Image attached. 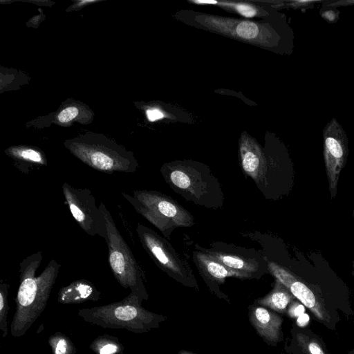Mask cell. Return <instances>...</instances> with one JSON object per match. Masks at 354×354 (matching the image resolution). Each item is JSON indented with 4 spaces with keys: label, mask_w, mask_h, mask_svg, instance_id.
<instances>
[{
    "label": "cell",
    "mask_w": 354,
    "mask_h": 354,
    "mask_svg": "<svg viewBox=\"0 0 354 354\" xmlns=\"http://www.w3.org/2000/svg\"><path fill=\"white\" fill-rule=\"evenodd\" d=\"M144 299L130 292L120 301L81 308L78 315L84 321L104 328H124L134 333H143L158 328L166 317L142 306Z\"/></svg>",
    "instance_id": "cell-3"
},
{
    "label": "cell",
    "mask_w": 354,
    "mask_h": 354,
    "mask_svg": "<svg viewBox=\"0 0 354 354\" xmlns=\"http://www.w3.org/2000/svg\"><path fill=\"white\" fill-rule=\"evenodd\" d=\"M123 197L136 211L161 232L166 239L178 227L194 225L192 214L171 197L160 192L138 189Z\"/></svg>",
    "instance_id": "cell-5"
},
{
    "label": "cell",
    "mask_w": 354,
    "mask_h": 354,
    "mask_svg": "<svg viewBox=\"0 0 354 354\" xmlns=\"http://www.w3.org/2000/svg\"><path fill=\"white\" fill-rule=\"evenodd\" d=\"M62 189L65 204L79 226L87 234L97 235L106 241V220L91 192L87 188H76L67 182L63 183Z\"/></svg>",
    "instance_id": "cell-10"
},
{
    "label": "cell",
    "mask_w": 354,
    "mask_h": 354,
    "mask_svg": "<svg viewBox=\"0 0 354 354\" xmlns=\"http://www.w3.org/2000/svg\"><path fill=\"white\" fill-rule=\"evenodd\" d=\"M100 292L89 281L82 279L75 280L61 288L57 295V301L62 304H78L88 301H97Z\"/></svg>",
    "instance_id": "cell-16"
},
{
    "label": "cell",
    "mask_w": 354,
    "mask_h": 354,
    "mask_svg": "<svg viewBox=\"0 0 354 354\" xmlns=\"http://www.w3.org/2000/svg\"><path fill=\"white\" fill-rule=\"evenodd\" d=\"M95 354H123L124 346L117 337L104 334L97 337L89 345Z\"/></svg>",
    "instance_id": "cell-19"
},
{
    "label": "cell",
    "mask_w": 354,
    "mask_h": 354,
    "mask_svg": "<svg viewBox=\"0 0 354 354\" xmlns=\"http://www.w3.org/2000/svg\"><path fill=\"white\" fill-rule=\"evenodd\" d=\"M322 17L328 22L333 23L338 19V12L335 9L326 10L322 12Z\"/></svg>",
    "instance_id": "cell-26"
},
{
    "label": "cell",
    "mask_w": 354,
    "mask_h": 354,
    "mask_svg": "<svg viewBox=\"0 0 354 354\" xmlns=\"http://www.w3.org/2000/svg\"><path fill=\"white\" fill-rule=\"evenodd\" d=\"M306 307L298 300L295 299L289 306L286 313L292 318H298L304 314Z\"/></svg>",
    "instance_id": "cell-24"
},
{
    "label": "cell",
    "mask_w": 354,
    "mask_h": 354,
    "mask_svg": "<svg viewBox=\"0 0 354 354\" xmlns=\"http://www.w3.org/2000/svg\"><path fill=\"white\" fill-rule=\"evenodd\" d=\"M348 354H354V349L349 351Z\"/></svg>",
    "instance_id": "cell-30"
},
{
    "label": "cell",
    "mask_w": 354,
    "mask_h": 354,
    "mask_svg": "<svg viewBox=\"0 0 354 354\" xmlns=\"http://www.w3.org/2000/svg\"><path fill=\"white\" fill-rule=\"evenodd\" d=\"M317 2H319V1H306V0H304V1H292V6H297V7H301V6H312L313 3H317Z\"/></svg>",
    "instance_id": "cell-28"
},
{
    "label": "cell",
    "mask_w": 354,
    "mask_h": 354,
    "mask_svg": "<svg viewBox=\"0 0 354 354\" xmlns=\"http://www.w3.org/2000/svg\"><path fill=\"white\" fill-rule=\"evenodd\" d=\"M178 354H197V353H194L193 352H191V351H185V350H180Z\"/></svg>",
    "instance_id": "cell-29"
},
{
    "label": "cell",
    "mask_w": 354,
    "mask_h": 354,
    "mask_svg": "<svg viewBox=\"0 0 354 354\" xmlns=\"http://www.w3.org/2000/svg\"><path fill=\"white\" fill-rule=\"evenodd\" d=\"M146 114L149 121H156L164 117V114L157 109H149L146 111Z\"/></svg>",
    "instance_id": "cell-27"
},
{
    "label": "cell",
    "mask_w": 354,
    "mask_h": 354,
    "mask_svg": "<svg viewBox=\"0 0 354 354\" xmlns=\"http://www.w3.org/2000/svg\"><path fill=\"white\" fill-rule=\"evenodd\" d=\"M136 232L143 248L161 270L183 286L198 290L190 266L167 239L141 223L138 224Z\"/></svg>",
    "instance_id": "cell-7"
},
{
    "label": "cell",
    "mask_w": 354,
    "mask_h": 354,
    "mask_svg": "<svg viewBox=\"0 0 354 354\" xmlns=\"http://www.w3.org/2000/svg\"><path fill=\"white\" fill-rule=\"evenodd\" d=\"M198 246L223 265L242 273L248 279L259 278L269 272L266 257L254 249L222 242H213L209 248Z\"/></svg>",
    "instance_id": "cell-11"
},
{
    "label": "cell",
    "mask_w": 354,
    "mask_h": 354,
    "mask_svg": "<svg viewBox=\"0 0 354 354\" xmlns=\"http://www.w3.org/2000/svg\"><path fill=\"white\" fill-rule=\"evenodd\" d=\"M9 285L5 282L0 283V330L2 331L3 338L8 335V313L10 308L8 303Z\"/></svg>",
    "instance_id": "cell-21"
},
{
    "label": "cell",
    "mask_w": 354,
    "mask_h": 354,
    "mask_svg": "<svg viewBox=\"0 0 354 354\" xmlns=\"http://www.w3.org/2000/svg\"><path fill=\"white\" fill-rule=\"evenodd\" d=\"M53 354H75L77 348L73 342L66 335L56 332L48 339Z\"/></svg>",
    "instance_id": "cell-20"
},
{
    "label": "cell",
    "mask_w": 354,
    "mask_h": 354,
    "mask_svg": "<svg viewBox=\"0 0 354 354\" xmlns=\"http://www.w3.org/2000/svg\"><path fill=\"white\" fill-rule=\"evenodd\" d=\"M236 33L243 39H254L259 34V27L253 22L241 21L236 28Z\"/></svg>",
    "instance_id": "cell-23"
},
{
    "label": "cell",
    "mask_w": 354,
    "mask_h": 354,
    "mask_svg": "<svg viewBox=\"0 0 354 354\" xmlns=\"http://www.w3.org/2000/svg\"><path fill=\"white\" fill-rule=\"evenodd\" d=\"M195 249L192 254L194 264L207 286L218 297H221V295H223L220 292L218 286L223 284L226 278L248 279L242 273L233 270L214 259L206 252L201 250L197 244Z\"/></svg>",
    "instance_id": "cell-13"
},
{
    "label": "cell",
    "mask_w": 354,
    "mask_h": 354,
    "mask_svg": "<svg viewBox=\"0 0 354 354\" xmlns=\"http://www.w3.org/2000/svg\"><path fill=\"white\" fill-rule=\"evenodd\" d=\"M267 261L269 272L275 279L289 290L317 322L329 330H335L342 320L340 315L329 308L300 278L277 263Z\"/></svg>",
    "instance_id": "cell-9"
},
{
    "label": "cell",
    "mask_w": 354,
    "mask_h": 354,
    "mask_svg": "<svg viewBox=\"0 0 354 354\" xmlns=\"http://www.w3.org/2000/svg\"><path fill=\"white\" fill-rule=\"evenodd\" d=\"M324 157L331 197L337 194L339 176L348 155V139L342 127L332 119L323 131Z\"/></svg>",
    "instance_id": "cell-12"
},
{
    "label": "cell",
    "mask_w": 354,
    "mask_h": 354,
    "mask_svg": "<svg viewBox=\"0 0 354 354\" xmlns=\"http://www.w3.org/2000/svg\"><path fill=\"white\" fill-rule=\"evenodd\" d=\"M81 107L77 105L65 106L57 114V120L62 124L71 122L81 115Z\"/></svg>",
    "instance_id": "cell-22"
},
{
    "label": "cell",
    "mask_w": 354,
    "mask_h": 354,
    "mask_svg": "<svg viewBox=\"0 0 354 354\" xmlns=\"http://www.w3.org/2000/svg\"><path fill=\"white\" fill-rule=\"evenodd\" d=\"M160 173L169 187L187 201L215 209L223 207L224 194L220 183L207 166L176 161L164 164Z\"/></svg>",
    "instance_id": "cell-2"
},
{
    "label": "cell",
    "mask_w": 354,
    "mask_h": 354,
    "mask_svg": "<svg viewBox=\"0 0 354 354\" xmlns=\"http://www.w3.org/2000/svg\"><path fill=\"white\" fill-rule=\"evenodd\" d=\"M5 153L17 163V167L23 173L28 174L30 169L47 165L44 152L34 147L12 146L6 149Z\"/></svg>",
    "instance_id": "cell-17"
},
{
    "label": "cell",
    "mask_w": 354,
    "mask_h": 354,
    "mask_svg": "<svg viewBox=\"0 0 354 354\" xmlns=\"http://www.w3.org/2000/svg\"><path fill=\"white\" fill-rule=\"evenodd\" d=\"M249 319L258 335L268 344L276 346L283 339V318L276 312L259 305L249 310Z\"/></svg>",
    "instance_id": "cell-14"
},
{
    "label": "cell",
    "mask_w": 354,
    "mask_h": 354,
    "mask_svg": "<svg viewBox=\"0 0 354 354\" xmlns=\"http://www.w3.org/2000/svg\"><path fill=\"white\" fill-rule=\"evenodd\" d=\"M296 299L289 290L275 279L272 290L266 296L257 299L254 304L270 309L277 313H286L290 304Z\"/></svg>",
    "instance_id": "cell-18"
},
{
    "label": "cell",
    "mask_w": 354,
    "mask_h": 354,
    "mask_svg": "<svg viewBox=\"0 0 354 354\" xmlns=\"http://www.w3.org/2000/svg\"><path fill=\"white\" fill-rule=\"evenodd\" d=\"M241 165L243 173L254 180L257 187L268 199L280 196L279 166L266 158L261 148L251 139L240 143Z\"/></svg>",
    "instance_id": "cell-8"
},
{
    "label": "cell",
    "mask_w": 354,
    "mask_h": 354,
    "mask_svg": "<svg viewBox=\"0 0 354 354\" xmlns=\"http://www.w3.org/2000/svg\"><path fill=\"white\" fill-rule=\"evenodd\" d=\"M235 7L236 10L244 17H252L257 14L256 9L247 4L239 3Z\"/></svg>",
    "instance_id": "cell-25"
},
{
    "label": "cell",
    "mask_w": 354,
    "mask_h": 354,
    "mask_svg": "<svg viewBox=\"0 0 354 354\" xmlns=\"http://www.w3.org/2000/svg\"><path fill=\"white\" fill-rule=\"evenodd\" d=\"M291 334V354H328L322 338L310 328L295 326Z\"/></svg>",
    "instance_id": "cell-15"
},
{
    "label": "cell",
    "mask_w": 354,
    "mask_h": 354,
    "mask_svg": "<svg viewBox=\"0 0 354 354\" xmlns=\"http://www.w3.org/2000/svg\"><path fill=\"white\" fill-rule=\"evenodd\" d=\"M41 252L25 258L19 264V286L15 298L16 310L10 324V334L22 337L44 310L55 283L60 264L52 259L36 276L42 261Z\"/></svg>",
    "instance_id": "cell-1"
},
{
    "label": "cell",
    "mask_w": 354,
    "mask_h": 354,
    "mask_svg": "<svg viewBox=\"0 0 354 354\" xmlns=\"http://www.w3.org/2000/svg\"><path fill=\"white\" fill-rule=\"evenodd\" d=\"M99 207L106 223L109 263L115 279L123 288H129L131 292L147 300L149 296L144 283L145 276L140 267L119 232L110 212L103 203Z\"/></svg>",
    "instance_id": "cell-6"
},
{
    "label": "cell",
    "mask_w": 354,
    "mask_h": 354,
    "mask_svg": "<svg viewBox=\"0 0 354 354\" xmlns=\"http://www.w3.org/2000/svg\"><path fill=\"white\" fill-rule=\"evenodd\" d=\"M64 146L83 163L102 172L133 173L138 167L131 151L102 134L86 133L66 140Z\"/></svg>",
    "instance_id": "cell-4"
}]
</instances>
